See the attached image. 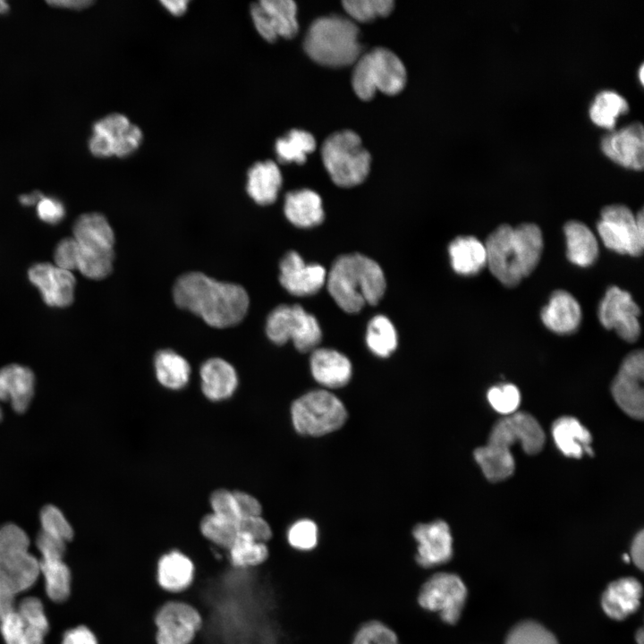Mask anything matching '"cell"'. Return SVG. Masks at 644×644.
I'll return each instance as SVG.
<instances>
[{"label":"cell","mask_w":644,"mask_h":644,"mask_svg":"<svg viewBox=\"0 0 644 644\" xmlns=\"http://www.w3.org/2000/svg\"><path fill=\"white\" fill-rule=\"evenodd\" d=\"M173 295L178 307L217 328L240 323L249 308V296L242 286L216 281L200 272L181 275L174 285Z\"/></svg>","instance_id":"cell-1"},{"label":"cell","mask_w":644,"mask_h":644,"mask_svg":"<svg viewBox=\"0 0 644 644\" xmlns=\"http://www.w3.org/2000/svg\"><path fill=\"white\" fill-rule=\"evenodd\" d=\"M520 443L528 454L538 453L545 444V433L530 413L516 411L500 419L492 428L487 443L473 454L486 479L499 482L514 471L515 462L511 447Z\"/></svg>","instance_id":"cell-2"},{"label":"cell","mask_w":644,"mask_h":644,"mask_svg":"<svg viewBox=\"0 0 644 644\" xmlns=\"http://www.w3.org/2000/svg\"><path fill=\"white\" fill-rule=\"evenodd\" d=\"M484 245L491 274L504 285L513 287L537 267L543 250V236L535 224L524 223L516 227L504 224L487 236Z\"/></svg>","instance_id":"cell-3"},{"label":"cell","mask_w":644,"mask_h":644,"mask_svg":"<svg viewBox=\"0 0 644 644\" xmlns=\"http://www.w3.org/2000/svg\"><path fill=\"white\" fill-rule=\"evenodd\" d=\"M326 283L331 297L347 313L359 312L366 304L376 305L386 286L380 266L360 253L337 258Z\"/></svg>","instance_id":"cell-4"},{"label":"cell","mask_w":644,"mask_h":644,"mask_svg":"<svg viewBox=\"0 0 644 644\" xmlns=\"http://www.w3.org/2000/svg\"><path fill=\"white\" fill-rule=\"evenodd\" d=\"M359 35V28L353 21L341 15L323 16L309 27L303 48L317 64L342 68L354 64L361 55Z\"/></svg>","instance_id":"cell-5"},{"label":"cell","mask_w":644,"mask_h":644,"mask_svg":"<svg viewBox=\"0 0 644 644\" xmlns=\"http://www.w3.org/2000/svg\"><path fill=\"white\" fill-rule=\"evenodd\" d=\"M72 237L79 247L77 270L89 279L106 277L114 258V233L107 219L96 212L80 215L73 224Z\"/></svg>","instance_id":"cell-6"},{"label":"cell","mask_w":644,"mask_h":644,"mask_svg":"<svg viewBox=\"0 0 644 644\" xmlns=\"http://www.w3.org/2000/svg\"><path fill=\"white\" fill-rule=\"evenodd\" d=\"M30 539L19 526L0 528V597L14 599L39 576L38 559L29 552Z\"/></svg>","instance_id":"cell-7"},{"label":"cell","mask_w":644,"mask_h":644,"mask_svg":"<svg viewBox=\"0 0 644 644\" xmlns=\"http://www.w3.org/2000/svg\"><path fill=\"white\" fill-rule=\"evenodd\" d=\"M407 81L402 60L391 50L375 47L361 55L354 64L352 89L358 97L369 101L377 91L394 96L400 93Z\"/></svg>","instance_id":"cell-8"},{"label":"cell","mask_w":644,"mask_h":644,"mask_svg":"<svg viewBox=\"0 0 644 644\" xmlns=\"http://www.w3.org/2000/svg\"><path fill=\"white\" fill-rule=\"evenodd\" d=\"M321 157L337 186H357L369 174L371 156L362 146L360 136L352 131H340L328 136L322 145Z\"/></svg>","instance_id":"cell-9"},{"label":"cell","mask_w":644,"mask_h":644,"mask_svg":"<svg viewBox=\"0 0 644 644\" xmlns=\"http://www.w3.org/2000/svg\"><path fill=\"white\" fill-rule=\"evenodd\" d=\"M291 417L299 434L319 436L339 429L347 419V411L332 393L314 390L292 402Z\"/></svg>","instance_id":"cell-10"},{"label":"cell","mask_w":644,"mask_h":644,"mask_svg":"<svg viewBox=\"0 0 644 644\" xmlns=\"http://www.w3.org/2000/svg\"><path fill=\"white\" fill-rule=\"evenodd\" d=\"M604 245L620 254L638 257L644 249V218L640 209L636 216L623 204L605 207L597 225Z\"/></svg>","instance_id":"cell-11"},{"label":"cell","mask_w":644,"mask_h":644,"mask_svg":"<svg viewBox=\"0 0 644 644\" xmlns=\"http://www.w3.org/2000/svg\"><path fill=\"white\" fill-rule=\"evenodd\" d=\"M266 332L276 344L292 340L301 352L314 351L322 338L317 318L300 305H280L269 314Z\"/></svg>","instance_id":"cell-12"},{"label":"cell","mask_w":644,"mask_h":644,"mask_svg":"<svg viewBox=\"0 0 644 644\" xmlns=\"http://www.w3.org/2000/svg\"><path fill=\"white\" fill-rule=\"evenodd\" d=\"M466 597V586L457 574L439 572L420 585L416 599L421 609L437 613L444 623L454 624L461 617Z\"/></svg>","instance_id":"cell-13"},{"label":"cell","mask_w":644,"mask_h":644,"mask_svg":"<svg viewBox=\"0 0 644 644\" xmlns=\"http://www.w3.org/2000/svg\"><path fill=\"white\" fill-rule=\"evenodd\" d=\"M141 129L118 113L107 114L93 125L89 148L97 157H126L141 145Z\"/></svg>","instance_id":"cell-14"},{"label":"cell","mask_w":644,"mask_h":644,"mask_svg":"<svg viewBox=\"0 0 644 644\" xmlns=\"http://www.w3.org/2000/svg\"><path fill=\"white\" fill-rule=\"evenodd\" d=\"M154 624L157 644H191L202 629L203 619L190 603L172 599L157 609Z\"/></svg>","instance_id":"cell-15"},{"label":"cell","mask_w":644,"mask_h":644,"mask_svg":"<svg viewBox=\"0 0 644 644\" xmlns=\"http://www.w3.org/2000/svg\"><path fill=\"white\" fill-rule=\"evenodd\" d=\"M49 630L41 601L23 598L0 620V631L6 644H43Z\"/></svg>","instance_id":"cell-16"},{"label":"cell","mask_w":644,"mask_h":644,"mask_svg":"<svg viewBox=\"0 0 644 644\" xmlns=\"http://www.w3.org/2000/svg\"><path fill=\"white\" fill-rule=\"evenodd\" d=\"M643 375V352L633 351L623 360L611 385V394L619 408L640 420L644 415Z\"/></svg>","instance_id":"cell-17"},{"label":"cell","mask_w":644,"mask_h":644,"mask_svg":"<svg viewBox=\"0 0 644 644\" xmlns=\"http://www.w3.org/2000/svg\"><path fill=\"white\" fill-rule=\"evenodd\" d=\"M640 309L631 295L618 286L607 289L598 307V318L606 329H614L624 341L633 343L640 335Z\"/></svg>","instance_id":"cell-18"},{"label":"cell","mask_w":644,"mask_h":644,"mask_svg":"<svg viewBox=\"0 0 644 644\" xmlns=\"http://www.w3.org/2000/svg\"><path fill=\"white\" fill-rule=\"evenodd\" d=\"M36 543L41 554L38 567L45 579L47 595L55 602H63L71 589V572L63 561L66 542L41 530Z\"/></svg>","instance_id":"cell-19"},{"label":"cell","mask_w":644,"mask_h":644,"mask_svg":"<svg viewBox=\"0 0 644 644\" xmlns=\"http://www.w3.org/2000/svg\"><path fill=\"white\" fill-rule=\"evenodd\" d=\"M250 17L258 33L273 43L278 38L290 39L299 30L297 5L292 0H261L250 6Z\"/></svg>","instance_id":"cell-20"},{"label":"cell","mask_w":644,"mask_h":644,"mask_svg":"<svg viewBox=\"0 0 644 644\" xmlns=\"http://www.w3.org/2000/svg\"><path fill=\"white\" fill-rule=\"evenodd\" d=\"M28 278L49 307L66 308L74 301L76 278L71 271L38 262L29 268Z\"/></svg>","instance_id":"cell-21"},{"label":"cell","mask_w":644,"mask_h":644,"mask_svg":"<svg viewBox=\"0 0 644 644\" xmlns=\"http://www.w3.org/2000/svg\"><path fill=\"white\" fill-rule=\"evenodd\" d=\"M412 537L417 542L414 559L419 567L431 569L452 558L453 538L445 521L419 523L412 530Z\"/></svg>","instance_id":"cell-22"},{"label":"cell","mask_w":644,"mask_h":644,"mask_svg":"<svg viewBox=\"0 0 644 644\" xmlns=\"http://www.w3.org/2000/svg\"><path fill=\"white\" fill-rule=\"evenodd\" d=\"M279 281L291 294L309 296L326 284V271L318 264H306L295 251L288 252L280 262Z\"/></svg>","instance_id":"cell-23"},{"label":"cell","mask_w":644,"mask_h":644,"mask_svg":"<svg viewBox=\"0 0 644 644\" xmlns=\"http://www.w3.org/2000/svg\"><path fill=\"white\" fill-rule=\"evenodd\" d=\"M603 152L616 163L632 169L644 164V131L640 122H634L606 134L601 140Z\"/></svg>","instance_id":"cell-24"},{"label":"cell","mask_w":644,"mask_h":644,"mask_svg":"<svg viewBox=\"0 0 644 644\" xmlns=\"http://www.w3.org/2000/svg\"><path fill=\"white\" fill-rule=\"evenodd\" d=\"M194 579V563L183 552L171 549L157 559L156 580L163 591L170 595H179L191 588Z\"/></svg>","instance_id":"cell-25"},{"label":"cell","mask_w":644,"mask_h":644,"mask_svg":"<svg viewBox=\"0 0 644 644\" xmlns=\"http://www.w3.org/2000/svg\"><path fill=\"white\" fill-rule=\"evenodd\" d=\"M199 376L201 392L211 402L225 401L237 390L236 369L222 358H211L203 362Z\"/></svg>","instance_id":"cell-26"},{"label":"cell","mask_w":644,"mask_h":644,"mask_svg":"<svg viewBox=\"0 0 644 644\" xmlns=\"http://www.w3.org/2000/svg\"><path fill=\"white\" fill-rule=\"evenodd\" d=\"M543 324L556 334H571L581 320V309L577 300L564 290L555 291L540 313Z\"/></svg>","instance_id":"cell-27"},{"label":"cell","mask_w":644,"mask_h":644,"mask_svg":"<svg viewBox=\"0 0 644 644\" xmlns=\"http://www.w3.org/2000/svg\"><path fill=\"white\" fill-rule=\"evenodd\" d=\"M310 369L315 380L329 388L344 386L352 377L351 361L333 349H315L310 356Z\"/></svg>","instance_id":"cell-28"},{"label":"cell","mask_w":644,"mask_h":644,"mask_svg":"<svg viewBox=\"0 0 644 644\" xmlns=\"http://www.w3.org/2000/svg\"><path fill=\"white\" fill-rule=\"evenodd\" d=\"M641 584L634 578H622L611 582L602 596L605 613L614 620H623L640 606Z\"/></svg>","instance_id":"cell-29"},{"label":"cell","mask_w":644,"mask_h":644,"mask_svg":"<svg viewBox=\"0 0 644 644\" xmlns=\"http://www.w3.org/2000/svg\"><path fill=\"white\" fill-rule=\"evenodd\" d=\"M282 182L281 171L274 161H259L248 171L246 191L257 204L270 205L275 201Z\"/></svg>","instance_id":"cell-30"},{"label":"cell","mask_w":644,"mask_h":644,"mask_svg":"<svg viewBox=\"0 0 644 644\" xmlns=\"http://www.w3.org/2000/svg\"><path fill=\"white\" fill-rule=\"evenodd\" d=\"M284 210L286 218L295 226L301 228L318 225L325 216L320 196L309 189L288 192Z\"/></svg>","instance_id":"cell-31"},{"label":"cell","mask_w":644,"mask_h":644,"mask_svg":"<svg viewBox=\"0 0 644 644\" xmlns=\"http://www.w3.org/2000/svg\"><path fill=\"white\" fill-rule=\"evenodd\" d=\"M557 448L567 457L580 459L584 453L593 455L589 431L575 418L564 416L552 425Z\"/></svg>","instance_id":"cell-32"},{"label":"cell","mask_w":644,"mask_h":644,"mask_svg":"<svg viewBox=\"0 0 644 644\" xmlns=\"http://www.w3.org/2000/svg\"><path fill=\"white\" fill-rule=\"evenodd\" d=\"M0 380L13 411L24 412L34 394L35 376L32 370L26 366L9 364L0 369Z\"/></svg>","instance_id":"cell-33"},{"label":"cell","mask_w":644,"mask_h":644,"mask_svg":"<svg viewBox=\"0 0 644 644\" xmlns=\"http://www.w3.org/2000/svg\"><path fill=\"white\" fill-rule=\"evenodd\" d=\"M566 256L580 267L592 265L598 255V244L592 231L583 223L572 220L564 225Z\"/></svg>","instance_id":"cell-34"},{"label":"cell","mask_w":644,"mask_h":644,"mask_svg":"<svg viewBox=\"0 0 644 644\" xmlns=\"http://www.w3.org/2000/svg\"><path fill=\"white\" fill-rule=\"evenodd\" d=\"M453 269L459 275H471L487 265L484 243L474 236L455 238L448 247Z\"/></svg>","instance_id":"cell-35"},{"label":"cell","mask_w":644,"mask_h":644,"mask_svg":"<svg viewBox=\"0 0 644 644\" xmlns=\"http://www.w3.org/2000/svg\"><path fill=\"white\" fill-rule=\"evenodd\" d=\"M155 375L165 388L178 391L184 388L191 377L187 360L173 350H161L154 358Z\"/></svg>","instance_id":"cell-36"},{"label":"cell","mask_w":644,"mask_h":644,"mask_svg":"<svg viewBox=\"0 0 644 644\" xmlns=\"http://www.w3.org/2000/svg\"><path fill=\"white\" fill-rule=\"evenodd\" d=\"M226 554L228 562L233 568L251 569L265 564L270 552L267 543L239 534Z\"/></svg>","instance_id":"cell-37"},{"label":"cell","mask_w":644,"mask_h":644,"mask_svg":"<svg viewBox=\"0 0 644 644\" xmlns=\"http://www.w3.org/2000/svg\"><path fill=\"white\" fill-rule=\"evenodd\" d=\"M316 148V140L306 131L292 129L284 137L277 139L275 150L278 161L302 165L307 156Z\"/></svg>","instance_id":"cell-38"},{"label":"cell","mask_w":644,"mask_h":644,"mask_svg":"<svg viewBox=\"0 0 644 644\" xmlns=\"http://www.w3.org/2000/svg\"><path fill=\"white\" fill-rule=\"evenodd\" d=\"M628 109L629 105L622 95L606 89L596 95L589 107V116L596 124L612 129L616 117Z\"/></svg>","instance_id":"cell-39"},{"label":"cell","mask_w":644,"mask_h":644,"mask_svg":"<svg viewBox=\"0 0 644 644\" xmlns=\"http://www.w3.org/2000/svg\"><path fill=\"white\" fill-rule=\"evenodd\" d=\"M200 536L209 544L227 551L239 535L237 522L221 518L212 513L199 521Z\"/></svg>","instance_id":"cell-40"},{"label":"cell","mask_w":644,"mask_h":644,"mask_svg":"<svg viewBox=\"0 0 644 644\" xmlns=\"http://www.w3.org/2000/svg\"><path fill=\"white\" fill-rule=\"evenodd\" d=\"M366 342L373 353L387 357L396 349V330L386 317L377 315L368 325Z\"/></svg>","instance_id":"cell-41"},{"label":"cell","mask_w":644,"mask_h":644,"mask_svg":"<svg viewBox=\"0 0 644 644\" xmlns=\"http://www.w3.org/2000/svg\"><path fill=\"white\" fill-rule=\"evenodd\" d=\"M343 6L352 21L369 22L388 16L394 8L392 0H344Z\"/></svg>","instance_id":"cell-42"},{"label":"cell","mask_w":644,"mask_h":644,"mask_svg":"<svg viewBox=\"0 0 644 644\" xmlns=\"http://www.w3.org/2000/svg\"><path fill=\"white\" fill-rule=\"evenodd\" d=\"M351 644H402L396 631L378 619L362 623L354 632Z\"/></svg>","instance_id":"cell-43"},{"label":"cell","mask_w":644,"mask_h":644,"mask_svg":"<svg viewBox=\"0 0 644 644\" xmlns=\"http://www.w3.org/2000/svg\"><path fill=\"white\" fill-rule=\"evenodd\" d=\"M505 644H558L555 637L538 623L527 621L509 632Z\"/></svg>","instance_id":"cell-44"},{"label":"cell","mask_w":644,"mask_h":644,"mask_svg":"<svg viewBox=\"0 0 644 644\" xmlns=\"http://www.w3.org/2000/svg\"><path fill=\"white\" fill-rule=\"evenodd\" d=\"M286 538L289 546L297 551L313 550L318 541V526L311 520H299L290 526Z\"/></svg>","instance_id":"cell-45"},{"label":"cell","mask_w":644,"mask_h":644,"mask_svg":"<svg viewBox=\"0 0 644 644\" xmlns=\"http://www.w3.org/2000/svg\"><path fill=\"white\" fill-rule=\"evenodd\" d=\"M41 530L45 533L64 540H72L73 530L63 513L55 505H45L39 514Z\"/></svg>","instance_id":"cell-46"},{"label":"cell","mask_w":644,"mask_h":644,"mask_svg":"<svg viewBox=\"0 0 644 644\" xmlns=\"http://www.w3.org/2000/svg\"><path fill=\"white\" fill-rule=\"evenodd\" d=\"M487 396L492 408L504 416L516 412L521 402L519 389L512 384L493 386Z\"/></svg>","instance_id":"cell-47"},{"label":"cell","mask_w":644,"mask_h":644,"mask_svg":"<svg viewBox=\"0 0 644 644\" xmlns=\"http://www.w3.org/2000/svg\"><path fill=\"white\" fill-rule=\"evenodd\" d=\"M211 513L225 520L238 522L240 515L233 490L218 488L209 496Z\"/></svg>","instance_id":"cell-48"},{"label":"cell","mask_w":644,"mask_h":644,"mask_svg":"<svg viewBox=\"0 0 644 644\" xmlns=\"http://www.w3.org/2000/svg\"><path fill=\"white\" fill-rule=\"evenodd\" d=\"M239 534L248 536L257 541L267 543L273 538V530L262 516L242 518L237 522Z\"/></svg>","instance_id":"cell-49"},{"label":"cell","mask_w":644,"mask_h":644,"mask_svg":"<svg viewBox=\"0 0 644 644\" xmlns=\"http://www.w3.org/2000/svg\"><path fill=\"white\" fill-rule=\"evenodd\" d=\"M79 247L74 238L65 237L59 241L54 250V264L72 272L77 270Z\"/></svg>","instance_id":"cell-50"},{"label":"cell","mask_w":644,"mask_h":644,"mask_svg":"<svg viewBox=\"0 0 644 644\" xmlns=\"http://www.w3.org/2000/svg\"><path fill=\"white\" fill-rule=\"evenodd\" d=\"M38 217L48 225L61 223L66 214L64 203L56 198L43 196L36 205Z\"/></svg>","instance_id":"cell-51"},{"label":"cell","mask_w":644,"mask_h":644,"mask_svg":"<svg viewBox=\"0 0 644 644\" xmlns=\"http://www.w3.org/2000/svg\"><path fill=\"white\" fill-rule=\"evenodd\" d=\"M240 520L262 515L260 502L251 494L242 490H233Z\"/></svg>","instance_id":"cell-52"},{"label":"cell","mask_w":644,"mask_h":644,"mask_svg":"<svg viewBox=\"0 0 644 644\" xmlns=\"http://www.w3.org/2000/svg\"><path fill=\"white\" fill-rule=\"evenodd\" d=\"M62 644H99L96 635L86 626H78L67 631Z\"/></svg>","instance_id":"cell-53"},{"label":"cell","mask_w":644,"mask_h":644,"mask_svg":"<svg viewBox=\"0 0 644 644\" xmlns=\"http://www.w3.org/2000/svg\"><path fill=\"white\" fill-rule=\"evenodd\" d=\"M643 551H644V534L640 530L633 538L631 547V556L633 563L640 570H643Z\"/></svg>","instance_id":"cell-54"},{"label":"cell","mask_w":644,"mask_h":644,"mask_svg":"<svg viewBox=\"0 0 644 644\" xmlns=\"http://www.w3.org/2000/svg\"><path fill=\"white\" fill-rule=\"evenodd\" d=\"M47 4L53 7L68 9L72 11H80L93 4L90 0H53L47 1Z\"/></svg>","instance_id":"cell-55"},{"label":"cell","mask_w":644,"mask_h":644,"mask_svg":"<svg viewBox=\"0 0 644 644\" xmlns=\"http://www.w3.org/2000/svg\"><path fill=\"white\" fill-rule=\"evenodd\" d=\"M160 3L174 16H181L185 13L189 4L187 0H163Z\"/></svg>","instance_id":"cell-56"},{"label":"cell","mask_w":644,"mask_h":644,"mask_svg":"<svg viewBox=\"0 0 644 644\" xmlns=\"http://www.w3.org/2000/svg\"><path fill=\"white\" fill-rule=\"evenodd\" d=\"M44 195L39 191H33L27 194H22L20 196L19 200L21 205L30 207V206H36L38 200L43 197Z\"/></svg>","instance_id":"cell-57"},{"label":"cell","mask_w":644,"mask_h":644,"mask_svg":"<svg viewBox=\"0 0 644 644\" xmlns=\"http://www.w3.org/2000/svg\"><path fill=\"white\" fill-rule=\"evenodd\" d=\"M13 600L14 599L12 598L0 597V620L5 614L14 607Z\"/></svg>","instance_id":"cell-58"},{"label":"cell","mask_w":644,"mask_h":644,"mask_svg":"<svg viewBox=\"0 0 644 644\" xmlns=\"http://www.w3.org/2000/svg\"><path fill=\"white\" fill-rule=\"evenodd\" d=\"M636 641L638 644H643L644 641V633L643 630L640 629L636 633Z\"/></svg>","instance_id":"cell-59"},{"label":"cell","mask_w":644,"mask_h":644,"mask_svg":"<svg viewBox=\"0 0 644 644\" xmlns=\"http://www.w3.org/2000/svg\"><path fill=\"white\" fill-rule=\"evenodd\" d=\"M9 10V4L4 1L0 0V14L5 13Z\"/></svg>","instance_id":"cell-60"},{"label":"cell","mask_w":644,"mask_h":644,"mask_svg":"<svg viewBox=\"0 0 644 644\" xmlns=\"http://www.w3.org/2000/svg\"><path fill=\"white\" fill-rule=\"evenodd\" d=\"M643 72H643V64H641L639 69V78H640V80L641 81V83H643V79H644Z\"/></svg>","instance_id":"cell-61"},{"label":"cell","mask_w":644,"mask_h":644,"mask_svg":"<svg viewBox=\"0 0 644 644\" xmlns=\"http://www.w3.org/2000/svg\"><path fill=\"white\" fill-rule=\"evenodd\" d=\"M623 559L625 563H629L631 561L630 555H628L627 554L623 555Z\"/></svg>","instance_id":"cell-62"},{"label":"cell","mask_w":644,"mask_h":644,"mask_svg":"<svg viewBox=\"0 0 644 644\" xmlns=\"http://www.w3.org/2000/svg\"><path fill=\"white\" fill-rule=\"evenodd\" d=\"M2 418H3V412H2V409L0 407V421H1Z\"/></svg>","instance_id":"cell-63"}]
</instances>
